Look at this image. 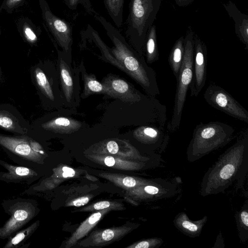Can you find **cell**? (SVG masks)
<instances>
[{
	"label": "cell",
	"instance_id": "8",
	"mask_svg": "<svg viewBox=\"0 0 248 248\" xmlns=\"http://www.w3.org/2000/svg\"><path fill=\"white\" fill-rule=\"evenodd\" d=\"M203 97L212 107L248 123V111L230 93L219 86L210 84L204 92Z\"/></svg>",
	"mask_w": 248,
	"mask_h": 248
},
{
	"label": "cell",
	"instance_id": "27",
	"mask_svg": "<svg viewBox=\"0 0 248 248\" xmlns=\"http://www.w3.org/2000/svg\"><path fill=\"white\" fill-rule=\"evenodd\" d=\"M236 226L241 241L246 242L248 239V203L246 202L235 216Z\"/></svg>",
	"mask_w": 248,
	"mask_h": 248
},
{
	"label": "cell",
	"instance_id": "34",
	"mask_svg": "<svg viewBox=\"0 0 248 248\" xmlns=\"http://www.w3.org/2000/svg\"><path fill=\"white\" fill-rule=\"evenodd\" d=\"M91 198L89 196H83L70 202L68 203V206H75L79 207L87 204Z\"/></svg>",
	"mask_w": 248,
	"mask_h": 248
},
{
	"label": "cell",
	"instance_id": "12",
	"mask_svg": "<svg viewBox=\"0 0 248 248\" xmlns=\"http://www.w3.org/2000/svg\"><path fill=\"white\" fill-rule=\"evenodd\" d=\"M193 41V76L189 88L191 96L197 97L204 87L206 80L207 48L197 35L194 36Z\"/></svg>",
	"mask_w": 248,
	"mask_h": 248
},
{
	"label": "cell",
	"instance_id": "22",
	"mask_svg": "<svg viewBox=\"0 0 248 248\" xmlns=\"http://www.w3.org/2000/svg\"><path fill=\"white\" fill-rule=\"evenodd\" d=\"M102 176L119 186L126 189H133L150 183L152 179H146L119 174L103 173Z\"/></svg>",
	"mask_w": 248,
	"mask_h": 248
},
{
	"label": "cell",
	"instance_id": "38",
	"mask_svg": "<svg viewBox=\"0 0 248 248\" xmlns=\"http://www.w3.org/2000/svg\"><path fill=\"white\" fill-rule=\"evenodd\" d=\"M21 0H9L8 1L9 4L13 5L17 2Z\"/></svg>",
	"mask_w": 248,
	"mask_h": 248
},
{
	"label": "cell",
	"instance_id": "15",
	"mask_svg": "<svg viewBox=\"0 0 248 248\" xmlns=\"http://www.w3.org/2000/svg\"><path fill=\"white\" fill-rule=\"evenodd\" d=\"M0 165L6 170L0 171V180L6 183L26 182L29 185L38 176L35 170L28 167L12 165L0 159Z\"/></svg>",
	"mask_w": 248,
	"mask_h": 248
},
{
	"label": "cell",
	"instance_id": "5",
	"mask_svg": "<svg viewBox=\"0 0 248 248\" xmlns=\"http://www.w3.org/2000/svg\"><path fill=\"white\" fill-rule=\"evenodd\" d=\"M194 34L188 31L184 38L183 59L177 81V87L172 116L167 124L168 131L173 132L180 126L186 94L193 76Z\"/></svg>",
	"mask_w": 248,
	"mask_h": 248
},
{
	"label": "cell",
	"instance_id": "36",
	"mask_svg": "<svg viewBox=\"0 0 248 248\" xmlns=\"http://www.w3.org/2000/svg\"><path fill=\"white\" fill-rule=\"evenodd\" d=\"M63 173L62 175L64 178L73 177L75 174V171L72 168L67 167H63L62 169Z\"/></svg>",
	"mask_w": 248,
	"mask_h": 248
},
{
	"label": "cell",
	"instance_id": "19",
	"mask_svg": "<svg viewBox=\"0 0 248 248\" xmlns=\"http://www.w3.org/2000/svg\"><path fill=\"white\" fill-rule=\"evenodd\" d=\"M112 209L108 208L94 213L83 222L66 243L65 248H70L84 237L99 222L102 217Z\"/></svg>",
	"mask_w": 248,
	"mask_h": 248
},
{
	"label": "cell",
	"instance_id": "35",
	"mask_svg": "<svg viewBox=\"0 0 248 248\" xmlns=\"http://www.w3.org/2000/svg\"><path fill=\"white\" fill-rule=\"evenodd\" d=\"M25 36L27 39L31 42H34L37 40L36 34L29 27H26L24 30Z\"/></svg>",
	"mask_w": 248,
	"mask_h": 248
},
{
	"label": "cell",
	"instance_id": "10",
	"mask_svg": "<svg viewBox=\"0 0 248 248\" xmlns=\"http://www.w3.org/2000/svg\"><path fill=\"white\" fill-rule=\"evenodd\" d=\"M43 16L57 43L62 50L72 53V27L65 20L54 15L45 0H41Z\"/></svg>",
	"mask_w": 248,
	"mask_h": 248
},
{
	"label": "cell",
	"instance_id": "17",
	"mask_svg": "<svg viewBox=\"0 0 248 248\" xmlns=\"http://www.w3.org/2000/svg\"><path fill=\"white\" fill-rule=\"evenodd\" d=\"M131 228L122 227L93 232L83 242L84 246H100L110 243L129 232Z\"/></svg>",
	"mask_w": 248,
	"mask_h": 248
},
{
	"label": "cell",
	"instance_id": "23",
	"mask_svg": "<svg viewBox=\"0 0 248 248\" xmlns=\"http://www.w3.org/2000/svg\"><path fill=\"white\" fill-rule=\"evenodd\" d=\"M184 37L181 36L173 45L169 56V63L177 80L182 65L184 52Z\"/></svg>",
	"mask_w": 248,
	"mask_h": 248
},
{
	"label": "cell",
	"instance_id": "20",
	"mask_svg": "<svg viewBox=\"0 0 248 248\" xmlns=\"http://www.w3.org/2000/svg\"><path fill=\"white\" fill-rule=\"evenodd\" d=\"M79 69L84 84V89L80 94V98L85 99L96 93L108 95L106 87L102 82H100L94 75L87 73L83 62H81Z\"/></svg>",
	"mask_w": 248,
	"mask_h": 248
},
{
	"label": "cell",
	"instance_id": "29",
	"mask_svg": "<svg viewBox=\"0 0 248 248\" xmlns=\"http://www.w3.org/2000/svg\"><path fill=\"white\" fill-rule=\"evenodd\" d=\"M0 128L11 132L24 134V130L11 114L0 111Z\"/></svg>",
	"mask_w": 248,
	"mask_h": 248
},
{
	"label": "cell",
	"instance_id": "1",
	"mask_svg": "<svg viewBox=\"0 0 248 248\" xmlns=\"http://www.w3.org/2000/svg\"><path fill=\"white\" fill-rule=\"evenodd\" d=\"M248 170V136L238 140L218 158L204 174L200 194L203 196L223 193L235 181L239 188Z\"/></svg>",
	"mask_w": 248,
	"mask_h": 248
},
{
	"label": "cell",
	"instance_id": "18",
	"mask_svg": "<svg viewBox=\"0 0 248 248\" xmlns=\"http://www.w3.org/2000/svg\"><path fill=\"white\" fill-rule=\"evenodd\" d=\"M82 126L80 122L66 117L55 118L42 124L43 128L46 130L67 134L78 130Z\"/></svg>",
	"mask_w": 248,
	"mask_h": 248
},
{
	"label": "cell",
	"instance_id": "21",
	"mask_svg": "<svg viewBox=\"0 0 248 248\" xmlns=\"http://www.w3.org/2000/svg\"><path fill=\"white\" fill-rule=\"evenodd\" d=\"M93 160L98 163H103L108 167L126 170H139L146 166V162L141 163L124 160L120 158H116L112 156L95 155L92 156Z\"/></svg>",
	"mask_w": 248,
	"mask_h": 248
},
{
	"label": "cell",
	"instance_id": "24",
	"mask_svg": "<svg viewBox=\"0 0 248 248\" xmlns=\"http://www.w3.org/2000/svg\"><path fill=\"white\" fill-rule=\"evenodd\" d=\"M39 226V221L32 223L26 228L20 230L8 238L3 248H17L21 247L34 232Z\"/></svg>",
	"mask_w": 248,
	"mask_h": 248
},
{
	"label": "cell",
	"instance_id": "2",
	"mask_svg": "<svg viewBox=\"0 0 248 248\" xmlns=\"http://www.w3.org/2000/svg\"><path fill=\"white\" fill-rule=\"evenodd\" d=\"M93 16L102 25L112 42L113 46L109 49L116 60L115 66L139 84L147 95L153 97L159 95L155 72L148 65L144 57L140 56L103 16L97 13Z\"/></svg>",
	"mask_w": 248,
	"mask_h": 248
},
{
	"label": "cell",
	"instance_id": "30",
	"mask_svg": "<svg viewBox=\"0 0 248 248\" xmlns=\"http://www.w3.org/2000/svg\"><path fill=\"white\" fill-rule=\"evenodd\" d=\"M123 205L116 202L107 201H100L94 203L92 205L82 208L80 211H88L93 210H101L105 209H111L112 210L122 209Z\"/></svg>",
	"mask_w": 248,
	"mask_h": 248
},
{
	"label": "cell",
	"instance_id": "25",
	"mask_svg": "<svg viewBox=\"0 0 248 248\" xmlns=\"http://www.w3.org/2000/svg\"><path fill=\"white\" fill-rule=\"evenodd\" d=\"M156 39V26L153 25L148 32L145 43V55L148 64H152L159 60Z\"/></svg>",
	"mask_w": 248,
	"mask_h": 248
},
{
	"label": "cell",
	"instance_id": "37",
	"mask_svg": "<svg viewBox=\"0 0 248 248\" xmlns=\"http://www.w3.org/2000/svg\"><path fill=\"white\" fill-rule=\"evenodd\" d=\"M194 0H174L175 3L180 7L187 6L192 3Z\"/></svg>",
	"mask_w": 248,
	"mask_h": 248
},
{
	"label": "cell",
	"instance_id": "26",
	"mask_svg": "<svg viewBox=\"0 0 248 248\" xmlns=\"http://www.w3.org/2000/svg\"><path fill=\"white\" fill-rule=\"evenodd\" d=\"M107 11L118 28L123 24L124 0H103Z\"/></svg>",
	"mask_w": 248,
	"mask_h": 248
},
{
	"label": "cell",
	"instance_id": "31",
	"mask_svg": "<svg viewBox=\"0 0 248 248\" xmlns=\"http://www.w3.org/2000/svg\"><path fill=\"white\" fill-rule=\"evenodd\" d=\"M65 5L72 10H76L78 5H82L85 11L94 16L97 13L93 10L90 0H63Z\"/></svg>",
	"mask_w": 248,
	"mask_h": 248
},
{
	"label": "cell",
	"instance_id": "16",
	"mask_svg": "<svg viewBox=\"0 0 248 248\" xmlns=\"http://www.w3.org/2000/svg\"><path fill=\"white\" fill-rule=\"evenodd\" d=\"M207 220V217L194 221L190 219L187 214L182 212L174 217L173 222L175 227L182 233L190 237L199 236Z\"/></svg>",
	"mask_w": 248,
	"mask_h": 248
},
{
	"label": "cell",
	"instance_id": "32",
	"mask_svg": "<svg viewBox=\"0 0 248 248\" xmlns=\"http://www.w3.org/2000/svg\"><path fill=\"white\" fill-rule=\"evenodd\" d=\"M163 243V240L158 237H154L139 241L127 247L130 248H158Z\"/></svg>",
	"mask_w": 248,
	"mask_h": 248
},
{
	"label": "cell",
	"instance_id": "14",
	"mask_svg": "<svg viewBox=\"0 0 248 248\" xmlns=\"http://www.w3.org/2000/svg\"><path fill=\"white\" fill-rule=\"evenodd\" d=\"M133 135L140 142L148 145L152 151L163 149L169 138L164 128L151 125L138 127L134 130Z\"/></svg>",
	"mask_w": 248,
	"mask_h": 248
},
{
	"label": "cell",
	"instance_id": "13",
	"mask_svg": "<svg viewBox=\"0 0 248 248\" xmlns=\"http://www.w3.org/2000/svg\"><path fill=\"white\" fill-rule=\"evenodd\" d=\"M101 82L108 90L107 95L126 103H139L149 96L144 95L130 83L111 74L105 77Z\"/></svg>",
	"mask_w": 248,
	"mask_h": 248
},
{
	"label": "cell",
	"instance_id": "7",
	"mask_svg": "<svg viewBox=\"0 0 248 248\" xmlns=\"http://www.w3.org/2000/svg\"><path fill=\"white\" fill-rule=\"evenodd\" d=\"M58 69L63 104L75 108L80 102L79 69L72 66V53L58 49Z\"/></svg>",
	"mask_w": 248,
	"mask_h": 248
},
{
	"label": "cell",
	"instance_id": "28",
	"mask_svg": "<svg viewBox=\"0 0 248 248\" xmlns=\"http://www.w3.org/2000/svg\"><path fill=\"white\" fill-rule=\"evenodd\" d=\"M34 74L35 81L40 91L47 98L54 102L56 99L55 94L46 74L40 68H36Z\"/></svg>",
	"mask_w": 248,
	"mask_h": 248
},
{
	"label": "cell",
	"instance_id": "11",
	"mask_svg": "<svg viewBox=\"0 0 248 248\" xmlns=\"http://www.w3.org/2000/svg\"><path fill=\"white\" fill-rule=\"evenodd\" d=\"M177 187L174 182L155 178L146 185L130 189L129 194L137 199L152 201L175 195L178 193Z\"/></svg>",
	"mask_w": 248,
	"mask_h": 248
},
{
	"label": "cell",
	"instance_id": "4",
	"mask_svg": "<svg viewBox=\"0 0 248 248\" xmlns=\"http://www.w3.org/2000/svg\"><path fill=\"white\" fill-rule=\"evenodd\" d=\"M234 132L232 126L220 122L197 125L186 150L187 159L195 161L225 146L233 139Z\"/></svg>",
	"mask_w": 248,
	"mask_h": 248
},
{
	"label": "cell",
	"instance_id": "3",
	"mask_svg": "<svg viewBox=\"0 0 248 248\" xmlns=\"http://www.w3.org/2000/svg\"><path fill=\"white\" fill-rule=\"evenodd\" d=\"M162 0H130L124 33L130 45L141 56L145 55L148 32L154 25Z\"/></svg>",
	"mask_w": 248,
	"mask_h": 248
},
{
	"label": "cell",
	"instance_id": "9",
	"mask_svg": "<svg viewBox=\"0 0 248 248\" xmlns=\"http://www.w3.org/2000/svg\"><path fill=\"white\" fill-rule=\"evenodd\" d=\"M0 146L12 158L20 160L21 164L31 165L41 164L44 155L34 151L30 142V137L25 136H12L0 134Z\"/></svg>",
	"mask_w": 248,
	"mask_h": 248
},
{
	"label": "cell",
	"instance_id": "33",
	"mask_svg": "<svg viewBox=\"0 0 248 248\" xmlns=\"http://www.w3.org/2000/svg\"><path fill=\"white\" fill-rule=\"evenodd\" d=\"M120 141L121 140H119L118 142L114 140H109L105 143L103 146L104 149L109 154H116L119 151Z\"/></svg>",
	"mask_w": 248,
	"mask_h": 248
},
{
	"label": "cell",
	"instance_id": "6",
	"mask_svg": "<svg viewBox=\"0 0 248 248\" xmlns=\"http://www.w3.org/2000/svg\"><path fill=\"white\" fill-rule=\"evenodd\" d=\"M9 218L0 227V238L10 237L32 220L38 214V208L33 199L17 198L4 201L1 203Z\"/></svg>",
	"mask_w": 248,
	"mask_h": 248
}]
</instances>
